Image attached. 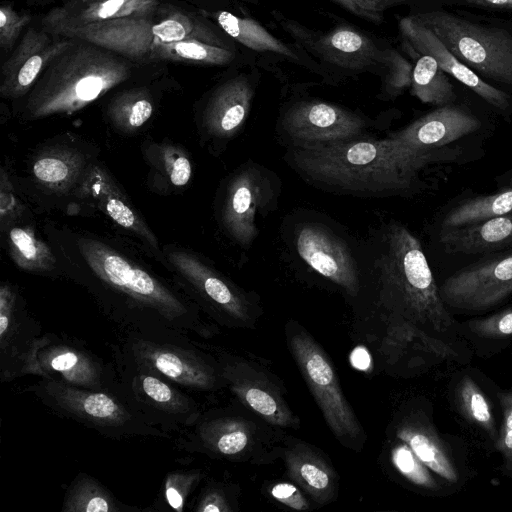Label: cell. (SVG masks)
<instances>
[{
    "mask_svg": "<svg viewBox=\"0 0 512 512\" xmlns=\"http://www.w3.org/2000/svg\"><path fill=\"white\" fill-rule=\"evenodd\" d=\"M74 244L80 265L68 268L69 275L127 331L191 341V336L211 334V326L203 320L194 300L119 250L86 236L75 237Z\"/></svg>",
    "mask_w": 512,
    "mask_h": 512,
    "instance_id": "obj_1",
    "label": "cell"
},
{
    "mask_svg": "<svg viewBox=\"0 0 512 512\" xmlns=\"http://www.w3.org/2000/svg\"><path fill=\"white\" fill-rule=\"evenodd\" d=\"M60 35L99 45L141 66H228L238 56L237 42L211 18L172 1L147 15L86 25Z\"/></svg>",
    "mask_w": 512,
    "mask_h": 512,
    "instance_id": "obj_2",
    "label": "cell"
},
{
    "mask_svg": "<svg viewBox=\"0 0 512 512\" xmlns=\"http://www.w3.org/2000/svg\"><path fill=\"white\" fill-rule=\"evenodd\" d=\"M358 246L361 263L376 281L379 301L394 318V330L446 335L456 329L422 245L405 225L390 221Z\"/></svg>",
    "mask_w": 512,
    "mask_h": 512,
    "instance_id": "obj_3",
    "label": "cell"
},
{
    "mask_svg": "<svg viewBox=\"0 0 512 512\" xmlns=\"http://www.w3.org/2000/svg\"><path fill=\"white\" fill-rule=\"evenodd\" d=\"M286 164L325 192L360 198L405 196L418 172L403 162L387 138L369 135L309 148H286Z\"/></svg>",
    "mask_w": 512,
    "mask_h": 512,
    "instance_id": "obj_4",
    "label": "cell"
},
{
    "mask_svg": "<svg viewBox=\"0 0 512 512\" xmlns=\"http://www.w3.org/2000/svg\"><path fill=\"white\" fill-rule=\"evenodd\" d=\"M99 45L73 39L19 100L20 115L36 120L77 112L112 89L151 72Z\"/></svg>",
    "mask_w": 512,
    "mask_h": 512,
    "instance_id": "obj_5",
    "label": "cell"
},
{
    "mask_svg": "<svg viewBox=\"0 0 512 512\" xmlns=\"http://www.w3.org/2000/svg\"><path fill=\"white\" fill-rule=\"evenodd\" d=\"M59 416L115 439L168 436L150 425L112 390H93L41 378L26 388Z\"/></svg>",
    "mask_w": 512,
    "mask_h": 512,
    "instance_id": "obj_6",
    "label": "cell"
},
{
    "mask_svg": "<svg viewBox=\"0 0 512 512\" xmlns=\"http://www.w3.org/2000/svg\"><path fill=\"white\" fill-rule=\"evenodd\" d=\"M111 390L150 425L170 437L200 417L199 404L180 386L115 349Z\"/></svg>",
    "mask_w": 512,
    "mask_h": 512,
    "instance_id": "obj_7",
    "label": "cell"
},
{
    "mask_svg": "<svg viewBox=\"0 0 512 512\" xmlns=\"http://www.w3.org/2000/svg\"><path fill=\"white\" fill-rule=\"evenodd\" d=\"M462 63L493 81L512 86V33L444 11L414 15Z\"/></svg>",
    "mask_w": 512,
    "mask_h": 512,
    "instance_id": "obj_8",
    "label": "cell"
},
{
    "mask_svg": "<svg viewBox=\"0 0 512 512\" xmlns=\"http://www.w3.org/2000/svg\"><path fill=\"white\" fill-rule=\"evenodd\" d=\"M288 243L299 259L317 274L356 297L362 285L359 246L316 213L294 218Z\"/></svg>",
    "mask_w": 512,
    "mask_h": 512,
    "instance_id": "obj_9",
    "label": "cell"
},
{
    "mask_svg": "<svg viewBox=\"0 0 512 512\" xmlns=\"http://www.w3.org/2000/svg\"><path fill=\"white\" fill-rule=\"evenodd\" d=\"M115 349L186 390L211 392L224 384L219 362L191 340L128 331Z\"/></svg>",
    "mask_w": 512,
    "mask_h": 512,
    "instance_id": "obj_10",
    "label": "cell"
},
{
    "mask_svg": "<svg viewBox=\"0 0 512 512\" xmlns=\"http://www.w3.org/2000/svg\"><path fill=\"white\" fill-rule=\"evenodd\" d=\"M288 347L335 437L356 449L363 437L360 423L343 394L335 369L326 352L301 326H287Z\"/></svg>",
    "mask_w": 512,
    "mask_h": 512,
    "instance_id": "obj_11",
    "label": "cell"
},
{
    "mask_svg": "<svg viewBox=\"0 0 512 512\" xmlns=\"http://www.w3.org/2000/svg\"><path fill=\"white\" fill-rule=\"evenodd\" d=\"M279 25L310 57L318 60L324 72L353 76L363 72L383 76L386 49L372 37L350 24H338L327 32L313 31L278 12Z\"/></svg>",
    "mask_w": 512,
    "mask_h": 512,
    "instance_id": "obj_12",
    "label": "cell"
},
{
    "mask_svg": "<svg viewBox=\"0 0 512 512\" xmlns=\"http://www.w3.org/2000/svg\"><path fill=\"white\" fill-rule=\"evenodd\" d=\"M373 120L349 108L315 98L299 99L281 108L277 139L286 148H309L367 136Z\"/></svg>",
    "mask_w": 512,
    "mask_h": 512,
    "instance_id": "obj_13",
    "label": "cell"
},
{
    "mask_svg": "<svg viewBox=\"0 0 512 512\" xmlns=\"http://www.w3.org/2000/svg\"><path fill=\"white\" fill-rule=\"evenodd\" d=\"M281 187L274 171L252 160L229 176L220 206V223L240 247L253 244L259 234L257 218L277 208Z\"/></svg>",
    "mask_w": 512,
    "mask_h": 512,
    "instance_id": "obj_14",
    "label": "cell"
},
{
    "mask_svg": "<svg viewBox=\"0 0 512 512\" xmlns=\"http://www.w3.org/2000/svg\"><path fill=\"white\" fill-rule=\"evenodd\" d=\"M25 375L86 389L111 390L112 366L82 344L56 334H42L26 358L21 372Z\"/></svg>",
    "mask_w": 512,
    "mask_h": 512,
    "instance_id": "obj_15",
    "label": "cell"
},
{
    "mask_svg": "<svg viewBox=\"0 0 512 512\" xmlns=\"http://www.w3.org/2000/svg\"><path fill=\"white\" fill-rule=\"evenodd\" d=\"M480 127L479 120L463 107L448 104L387 134L397 156L419 171L436 156V150Z\"/></svg>",
    "mask_w": 512,
    "mask_h": 512,
    "instance_id": "obj_16",
    "label": "cell"
},
{
    "mask_svg": "<svg viewBox=\"0 0 512 512\" xmlns=\"http://www.w3.org/2000/svg\"><path fill=\"white\" fill-rule=\"evenodd\" d=\"M447 307L463 311L493 308L512 295V251L463 268L440 287Z\"/></svg>",
    "mask_w": 512,
    "mask_h": 512,
    "instance_id": "obj_17",
    "label": "cell"
},
{
    "mask_svg": "<svg viewBox=\"0 0 512 512\" xmlns=\"http://www.w3.org/2000/svg\"><path fill=\"white\" fill-rule=\"evenodd\" d=\"M170 265L192 291L194 301L214 314L231 321L248 323L253 317V303L248 294L185 250L167 251Z\"/></svg>",
    "mask_w": 512,
    "mask_h": 512,
    "instance_id": "obj_18",
    "label": "cell"
},
{
    "mask_svg": "<svg viewBox=\"0 0 512 512\" xmlns=\"http://www.w3.org/2000/svg\"><path fill=\"white\" fill-rule=\"evenodd\" d=\"M73 39L47 31L32 23L22 38L2 62L0 95L19 101L35 84L43 70L65 50Z\"/></svg>",
    "mask_w": 512,
    "mask_h": 512,
    "instance_id": "obj_19",
    "label": "cell"
},
{
    "mask_svg": "<svg viewBox=\"0 0 512 512\" xmlns=\"http://www.w3.org/2000/svg\"><path fill=\"white\" fill-rule=\"evenodd\" d=\"M258 83L256 73H237L217 84L209 93L202 112L201 127L214 142H227L244 127Z\"/></svg>",
    "mask_w": 512,
    "mask_h": 512,
    "instance_id": "obj_20",
    "label": "cell"
},
{
    "mask_svg": "<svg viewBox=\"0 0 512 512\" xmlns=\"http://www.w3.org/2000/svg\"><path fill=\"white\" fill-rule=\"evenodd\" d=\"M224 384L247 408L272 425L297 427L298 419L270 378L245 360H218Z\"/></svg>",
    "mask_w": 512,
    "mask_h": 512,
    "instance_id": "obj_21",
    "label": "cell"
},
{
    "mask_svg": "<svg viewBox=\"0 0 512 512\" xmlns=\"http://www.w3.org/2000/svg\"><path fill=\"white\" fill-rule=\"evenodd\" d=\"M42 329L27 312L10 283L0 286V377L9 382L21 377L26 358Z\"/></svg>",
    "mask_w": 512,
    "mask_h": 512,
    "instance_id": "obj_22",
    "label": "cell"
},
{
    "mask_svg": "<svg viewBox=\"0 0 512 512\" xmlns=\"http://www.w3.org/2000/svg\"><path fill=\"white\" fill-rule=\"evenodd\" d=\"M399 29L407 51L413 55H429L440 68L467 86L478 96L499 110L510 106V96L481 79L472 69L462 63L441 40L414 15L404 17Z\"/></svg>",
    "mask_w": 512,
    "mask_h": 512,
    "instance_id": "obj_23",
    "label": "cell"
},
{
    "mask_svg": "<svg viewBox=\"0 0 512 512\" xmlns=\"http://www.w3.org/2000/svg\"><path fill=\"white\" fill-rule=\"evenodd\" d=\"M170 0H64L41 16L38 24L47 31L63 32L115 19L147 15Z\"/></svg>",
    "mask_w": 512,
    "mask_h": 512,
    "instance_id": "obj_24",
    "label": "cell"
},
{
    "mask_svg": "<svg viewBox=\"0 0 512 512\" xmlns=\"http://www.w3.org/2000/svg\"><path fill=\"white\" fill-rule=\"evenodd\" d=\"M253 440L250 423L238 417L200 415L198 420L181 432L178 447L187 452L212 456H238Z\"/></svg>",
    "mask_w": 512,
    "mask_h": 512,
    "instance_id": "obj_25",
    "label": "cell"
},
{
    "mask_svg": "<svg viewBox=\"0 0 512 512\" xmlns=\"http://www.w3.org/2000/svg\"><path fill=\"white\" fill-rule=\"evenodd\" d=\"M79 185V195L89 198L97 208L118 226L137 236L159 252V243L143 218L129 202L112 177L100 166L86 170Z\"/></svg>",
    "mask_w": 512,
    "mask_h": 512,
    "instance_id": "obj_26",
    "label": "cell"
},
{
    "mask_svg": "<svg viewBox=\"0 0 512 512\" xmlns=\"http://www.w3.org/2000/svg\"><path fill=\"white\" fill-rule=\"evenodd\" d=\"M202 12L238 44L259 53L271 54L303 65L312 71L323 74L321 66L300 46L295 43L293 45L286 44L256 20L226 10Z\"/></svg>",
    "mask_w": 512,
    "mask_h": 512,
    "instance_id": "obj_27",
    "label": "cell"
},
{
    "mask_svg": "<svg viewBox=\"0 0 512 512\" xmlns=\"http://www.w3.org/2000/svg\"><path fill=\"white\" fill-rule=\"evenodd\" d=\"M440 243L447 253L480 254L512 248V214L443 228Z\"/></svg>",
    "mask_w": 512,
    "mask_h": 512,
    "instance_id": "obj_28",
    "label": "cell"
},
{
    "mask_svg": "<svg viewBox=\"0 0 512 512\" xmlns=\"http://www.w3.org/2000/svg\"><path fill=\"white\" fill-rule=\"evenodd\" d=\"M287 473L318 504L332 501L336 493V475L330 464L312 446L291 444L284 452Z\"/></svg>",
    "mask_w": 512,
    "mask_h": 512,
    "instance_id": "obj_29",
    "label": "cell"
},
{
    "mask_svg": "<svg viewBox=\"0 0 512 512\" xmlns=\"http://www.w3.org/2000/svg\"><path fill=\"white\" fill-rule=\"evenodd\" d=\"M396 435L430 471L448 482L458 481V470L447 448L430 425L408 420L398 427Z\"/></svg>",
    "mask_w": 512,
    "mask_h": 512,
    "instance_id": "obj_30",
    "label": "cell"
},
{
    "mask_svg": "<svg viewBox=\"0 0 512 512\" xmlns=\"http://www.w3.org/2000/svg\"><path fill=\"white\" fill-rule=\"evenodd\" d=\"M85 172L82 156L66 148L43 151L32 164L33 177L42 186L59 192L72 187Z\"/></svg>",
    "mask_w": 512,
    "mask_h": 512,
    "instance_id": "obj_31",
    "label": "cell"
},
{
    "mask_svg": "<svg viewBox=\"0 0 512 512\" xmlns=\"http://www.w3.org/2000/svg\"><path fill=\"white\" fill-rule=\"evenodd\" d=\"M5 232L8 254L18 268L37 274H49L56 270L55 254L32 227L14 224Z\"/></svg>",
    "mask_w": 512,
    "mask_h": 512,
    "instance_id": "obj_32",
    "label": "cell"
},
{
    "mask_svg": "<svg viewBox=\"0 0 512 512\" xmlns=\"http://www.w3.org/2000/svg\"><path fill=\"white\" fill-rule=\"evenodd\" d=\"M154 102L145 86L130 87L116 93L107 106V117L119 132L130 134L140 129L152 117Z\"/></svg>",
    "mask_w": 512,
    "mask_h": 512,
    "instance_id": "obj_33",
    "label": "cell"
},
{
    "mask_svg": "<svg viewBox=\"0 0 512 512\" xmlns=\"http://www.w3.org/2000/svg\"><path fill=\"white\" fill-rule=\"evenodd\" d=\"M411 93L421 102L436 106L452 104L453 85L446 72L429 55H419L412 73Z\"/></svg>",
    "mask_w": 512,
    "mask_h": 512,
    "instance_id": "obj_34",
    "label": "cell"
},
{
    "mask_svg": "<svg viewBox=\"0 0 512 512\" xmlns=\"http://www.w3.org/2000/svg\"><path fill=\"white\" fill-rule=\"evenodd\" d=\"M153 177L162 187H185L192 176V164L182 148L169 143L152 144L145 152Z\"/></svg>",
    "mask_w": 512,
    "mask_h": 512,
    "instance_id": "obj_35",
    "label": "cell"
},
{
    "mask_svg": "<svg viewBox=\"0 0 512 512\" xmlns=\"http://www.w3.org/2000/svg\"><path fill=\"white\" fill-rule=\"evenodd\" d=\"M127 507L119 503L115 497L96 479L79 473L72 481L63 502L64 512H119Z\"/></svg>",
    "mask_w": 512,
    "mask_h": 512,
    "instance_id": "obj_36",
    "label": "cell"
},
{
    "mask_svg": "<svg viewBox=\"0 0 512 512\" xmlns=\"http://www.w3.org/2000/svg\"><path fill=\"white\" fill-rule=\"evenodd\" d=\"M507 214H512V187L461 203L447 214L442 227H459Z\"/></svg>",
    "mask_w": 512,
    "mask_h": 512,
    "instance_id": "obj_37",
    "label": "cell"
},
{
    "mask_svg": "<svg viewBox=\"0 0 512 512\" xmlns=\"http://www.w3.org/2000/svg\"><path fill=\"white\" fill-rule=\"evenodd\" d=\"M456 392L457 402L463 415L495 441L498 431L493 412L478 384L469 376L463 377Z\"/></svg>",
    "mask_w": 512,
    "mask_h": 512,
    "instance_id": "obj_38",
    "label": "cell"
},
{
    "mask_svg": "<svg viewBox=\"0 0 512 512\" xmlns=\"http://www.w3.org/2000/svg\"><path fill=\"white\" fill-rule=\"evenodd\" d=\"M33 15L18 11L9 3L0 5V49L2 62L14 50L26 29L33 22Z\"/></svg>",
    "mask_w": 512,
    "mask_h": 512,
    "instance_id": "obj_39",
    "label": "cell"
},
{
    "mask_svg": "<svg viewBox=\"0 0 512 512\" xmlns=\"http://www.w3.org/2000/svg\"><path fill=\"white\" fill-rule=\"evenodd\" d=\"M413 66L398 51L386 49L385 72L382 76V99L397 97L405 89L411 87Z\"/></svg>",
    "mask_w": 512,
    "mask_h": 512,
    "instance_id": "obj_40",
    "label": "cell"
},
{
    "mask_svg": "<svg viewBox=\"0 0 512 512\" xmlns=\"http://www.w3.org/2000/svg\"><path fill=\"white\" fill-rule=\"evenodd\" d=\"M391 455L396 469L410 482L426 489H435L437 487L430 469L420 461L406 443L401 441L400 444L392 449Z\"/></svg>",
    "mask_w": 512,
    "mask_h": 512,
    "instance_id": "obj_41",
    "label": "cell"
},
{
    "mask_svg": "<svg viewBox=\"0 0 512 512\" xmlns=\"http://www.w3.org/2000/svg\"><path fill=\"white\" fill-rule=\"evenodd\" d=\"M502 421L495 440V449L501 455V472L512 477V388L497 392Z\"/></svg>",
    "mask_w": 512,
    "mask_h": 512,
    "instance_id": "obj_42",
    "label": "cell"
},
{
    "mask_svg": "<svg viewBox=\"0 0 512 512\" xmlns=\"http://www.w3.org/2000/svg\"><path fill=\"white\" fill-rule=\"evenodd\" d=\"M201 471H178L167 476L163 495L167 505L178 512L183 511L187 496L200 481Z\"/></svg>",
    "mask_w": 512,
    "mask_h": 512,
    "instance_id": "obj_43",
    "label": "cell"
},
{
    "mask_svg": "<svg viewBox=\"0 0 512 512\" xmlns=\"http://www.w3.org/2000/svg\"><path fill=\"white\" fill-rule=\"evenodd\" d=\"M467 327L482 338L501 339L512 336V307L488 317L470 320Z\"/></svg>",
    "mask_w": 512,
    "mask_h": 512,
    "instance_id": "obj_44",
    "label": "cell"
},
{
    "mask_svg": "<svg viewBox=\"0 0 512 512\" xmlns=\"http://www.w3.org/2000/svg\"><path fill=\"white\" fill-rule=\"evenodd\" d=\"M23 213V207L14 192L8 174L2 168L0 173V228L5 232Z\"/></svg>",
    "mask_w": 512,
    "mask_h": 512,
    "instance_id": "obj_45",
    "label": "cell"
},
{
    "mask_svg": "<svg viewBox=\"0 0 512 512\" xmlns=\"http://www.w3.org/2000/svg\"><path fill=\"white\" fill-rule=\"evenodd\" d=\"M353 15L380 24L384 11L388 9L385 0H332Z\"/></svg>",
    "mask_w": 512,
    "mask_h": 512,
    "instance_id": "obj_46",
    "label": "cell"
},
{
    "mask_svg": "<svg viewBox=\"0 0 512 512\" xmlns=\"http://www.w3.org/2000/svg\"><path fill=\"white\" fill-rule=\"evenodd\" d=\"M270 492L274 499L291 509L306 510L309 508L307 499L293 484L287 482L276 483L272 486Z\"/></svg>",
    "mask_w": 512,
    "mask_h": 512,
    "instance_id": "obj_47",
    "label": "cell"
},
{
    "mask_svg": "<svg viewBox=\"0 0 512 512\" xmlns=\"http://www.w3.org/2000/svg\"><path fill=\"white\" fill-rule=\"evenodd\" d=\"M194 510L196 512H231L233 509L222 489L207 487Z\"/></svg>",
    "mask_w": 512,
    "mask_h": 512,
    "instance_id": "obj_48",
    "label": "cell"
},
{
    "mask_svg": "<svg viewBox=\"0 0 512 512\" xmlns=\"http://www.w3.org/2000/svg\"><path fill=\"white\" fill-rule=\"evenodd\" d=\"M197 10L204 12H214L220 10L230 11V9H237L241 11L244 5H255L260 3L261 0H181Z\"/></svg>",
    "mask_w": 512,
    "mask_h": 512,
    "instance_id": "obj_49",
    "label": "cell"
},
{
    "mask_svg": "<svg viewBox=\"0 0 512 512\" xmlns=\"http://www.w3.org/2000/svg\"><path fill=\"white\" fill-rule=\"evenodd\" d=\"M459 2L469 3L477 6L512 10V0H455Z\"/></svg>",
    "mask_w": 512,
    "mask_h": 512,
    "instance_id": "obj_50",
    "label": "cell"
},
{
    "mask_svg": "<svg viewBox=\"0 0 512 512\" xmlns=\"http://www.w3.org/2000/svg\"><path fill=\"white\" fill-rule=\"evenodd\" d=\"M367 353L365 351H358L354 353V365L358 367L359 369H363L367 366L365 362H363V357L366 356Z\"/></svg>",
    "mask_w": 512,
    "mask_h": 512,
    "instance_id": "obj_51",
    "label": "cell"
},
{
    "mask_svg": "<svg viewBox=\"0 0 512 512\" xmlns=\"http://www.w3.org/2000/svg\"><path fill=\"white\" fill-rule=\"evenodd\" d=\"M55 1H60L63 2L64 0H27V2L30 4V5H46V4H51Z\"/></svg>",
    "mask_w": 512,
    "mask_h": 512,
    "instance_id": "obj_52",
    "label": "cell"
},
{
    "mask_svg": "<svg viewBox=\"0 0 512 512\" xmlns=\"http://www.w3.org/2000/svg\"><path fill=\"white\" fill-rule=\"evenodd\" d=\"M404 1H406V0H385V3L387 5V7L390 8L391 6L402 3Z\"/></svg>",
    "mask_w": 512,
    "mask_h": 512,
    "instance_id": "obj_53",
    "label": "cell"
}]
</instances>
